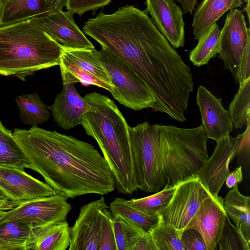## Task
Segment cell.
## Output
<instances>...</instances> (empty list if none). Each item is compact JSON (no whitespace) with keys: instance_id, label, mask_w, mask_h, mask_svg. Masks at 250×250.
<instances>
[{"instance_id":"1","label":"cell","mask_w":250,"mask_h":250,"mask_svg":"<svg viewBox=\"0 0 250 250\" xmlns=\"http://www.w3.org/2000/svg\"><path fill=\"white\" fill-rule=\"evenodd\" d=\"M83 31L127 62L152 95L153 110L175 106L193 85L190 67L157 29L147 11L133 5L114 13H99L83 25Z\"/></svg>"},{"instance_id":"2","label":"cell","mask_w":250,"mask_h":250,"mask_svg":"<svg viewBox=\"0 0 250 250\" xmlns=\"http://www.w3.org/2000/svg\"><path fill=\"white\" fill-rule=\"evenodd\" d=\"M12 134L27 159L28 168L41 174L56 193L73 199L115 190L107 162L91 144L37 126L15 128Z\"/></svg>"},{"instance_id":"3","label":"cell","mask_w":250,"mask_h":250,"mask_svg":"<svg viewBox=\"0 0 250 250\" xmlns=\"http://www.w3.org/2000/svg\"><path fill=\"white\" fill-rule=\"evenodd\" d=\"M83 98L92 109L81 124L98 144L112 174L118 192L131 195L137 191L128 125L113 101L102 94L87 93Z\"/></svg>"},{"instance_id":"4","label":"cell","mask_w":250,"mask_h":250,"mask_svg":"<svg viewBox=\"0 0 250 250\" xmlns=\"http://www.w3.org/2000/svg\"><path fill=\"white\" fill-rule=\"evenodd\" d=\"M64 48L31 19L0 25V75L24 81L59 65Z\"/></svg>"},{"instance_id":"5","label":"cell","mask_w":250,"mask_h":250,"mask_svg":"<svg viewBox=\"0 0 250 250\" xmlns=\"http://www.w3.org/2000/svg\"><path fill=\"white\" fill-rule=\"evenodd\" d=\"M160 131V153L167 184L195 176L208 158V138L202 125L192 128L157 124Z\"/></svg>"},{"instance_id":"6","label":"cell","mask_w":250,"mask_h":250,"mask_svg":"<svg viewBox=\"0 0 250 250\" xmlns=\"http://www.w3.org/2000/svg\"><path fill=\"white\" fill-rule=\"evenodd\" d=\"M138 188L157 192L167 183L160 153V131L157 124L147 122L128 126Z\"/></svg>"},{"instance_id":"7","label":"cell","mask_w":250,"mask_h":250,"mask_svg":"<svg viewBox=\"0 0 250 250\" xmlns=\"http://www.w3.org/2000/svg\"><path fill=\"white\" fill-rule=\"evenodd\" d=\"M94 56L113 86L110 92L120 104L135 111L152 109L154 99L144 83L125 62L107 51L93 49Z\"/></svg>"},{"instance_id":"8","label":"cell","mask_w":250,"mask_h":250,"mask_svg":"<svg viewBox=\"0 0 250 250\" xmlns=\"http://www.w3.org/2000/svg\"><path fill=\"white\" fill-rule=\"evenodd\" d=\"M68 198L61 194L41 197L20 203L5 212L0 223L18 221L30 229L66 221L72 209Z\"/></svg>"},{"instance_id":"9","label":"cell","mask_w":250,"mask_h":250,"mask_svg":"<svg viewBox=\"0 0 250 250\" xmlns=\"http://www.w3.org/2000/svg\"><path fill=\"white\" fill-rule=\"evenodd\" d=\"M173 195L160 213V220L182 234L202 202L212 196L200 179L193 176L176 184Z\"/></svg>"},{"instance_id":"10","label":"cell","mask_w":250,"mask_h":250,"mask_svg":"<svg viewBox=\"0 0 250 250\" xmlns=\"http://www.w3.org/2000/svg\"><path fill=\"white\" fill-rule=\"evenodd\" d=\"M250 42V29L242 11L237 8L230 10L221 30L218 54L234 79L241 57Z\"/></svg>"},{"instance_id":"11","label":"cell","mask_w":250,"mask_h":250,"mask_svg":"<svg viewBox=\"0 0 250 250\" xmlns=\"http://www.w3.org/2000/svg\"><path fill=\"white\" fill-rule=\"evenodd\" d=\"M106 206L102 196L81 207L78 217L70 228L69 250H100L102 211Z\"/></svg>"},{"instance_id":"12","label":"cell","mask_w":250,"mask_h":250,"mask_svg":"<svg viewBox=\"0 0 250 250\" xmlns=\"http://www.w3.org/2000/svg\"><path fill=\"white\" fill-rule=\"evenodd\" d=\"M238 135H230L216 142L217 145L210 158H208L199 169L196 176L211 195L218 193L228 175L229 164L239 153Z\"/></svg>"},{"instance_id":"13","label":"cell","mask_w":250,"mask_h":250,"mask_svg":"<svg viewBox=\"0 0 250 250\" xmlns=\"http://www.w3.org/2000/svg\"><path fill=\"white\" fill-rule=\"evenodd\" d=\"M31 19L66 49L95 48L74 21L73 14L68 11L49 12Z\"/></svg>"},{"instance_id":"14","label":"cell","mask_w":250,"mask_h":250,"mask_svg":"<svg viewBox=\"0 0 250 250\" xmlns=\"http://www.w3.org/2000/svg\"><path fill=\"white\" fill-rule=\"evenodd\" d=\"M148 14L154 25L174 47L185 44L183 12L173 0H146Z\"/></svg>"},{"instance_id":"15","label":"cell","mask_w":250,"mask_h":250,"mask_svg":"<svg viewBox=\"0 0 250 250\" xmlns=\"http://www.w3.org/2000/svg\"><path fill=\"white\" fill-rule=\"evenodd\" d=\"M227 216L223 198L219 196H210L202 202L185 229H193L197 230L202 235L207 250H214Z\"/></svg>"},{"instance_id":"16","label":"cell","mask_w":250,"mask_h":250,"mask_svg":"<svg viewBox=\"0 0 250 250\" xmlns=\"http://www.w3.org/2000/svg\"><path fill=\"white\" fill-rule=\"evenodd\" d=\"M196 101L208 139L217 142L229 135L233 125L221 99L215 97L204 86L200 85L198 88Z\"/></svg>"},{"instance_id":"17","label":"cell","mask_w":250,"mask_h":250,"mask_svg":"<svg viewBox=\"0 0 250 250\" xmlns=\"http://www.w3.org/2000/svg\"><path fill=\"white\" fill-rule=\"evenodd\" d=\"M0 188L12 200L20 203L56 193L47 184L24 170L5 166H0Z\"/></svg>"},{"instance_id":"18","label":"cell","mask_w":250,"mask_h":250,"mask_svg":"<svg viewBox=\"0 0 250 250\" xmlns=\"http://www.w3.org/2000/svg\"><path fill=\"white\" fill-rule=\"evenodd\" d=\"M48 108L58 125L69 130L80 125L83 116L92 109V105L81 96L74 83H66Z\"/></svg>"},{"instance_id":"19","label":"cell","mask_w":250,"mask_h":250,"mask_svg":"<svg viewBox=\"0 0 250 250\" xmlns=\"http://www.w3.org/2000/svg\"><path fill=\"white\" fill-rule=\"evenodd\" d=\"M70 227L66 221L55 222L31 229L26 250H65L70 246Z\"/></svg>"},{"instance_id":"20","label":"cell","mask_w":250,"mask_h":250,"mask_svg":"<svg viewBox=\"0 0 250 250\" xmlns=\"http://www.w3.org/2000/svg\"><path fill=\"white\" fill-rule=\"evenodd\" d=\"M242 0H203L195 11L192 27L198 40L225 13L241 7Z\"/></svg>"},{"instance_id":"21","label":"cell","mask_w":250,"mask_h":250,"mask_svg":"<svg viewBox=\"0 0 250 250\" xmlns=\"http://www.w3.org/2000/svg\"><path fill=\"white\" fill-rule=\"evenodd\" d=\"M49 12L46 0H0V25L30 20Z\"/></svg>"},{"instance_id":"22","label":"cell","mask_w":250,"mask_h":250,"mask_svg":"<svg viewBox=\"0 0 250 250\" xmlns=\"http://www.w3.org/2000/svg\"><path fill=\"white\" fill-rule=\"evenodd\" d=\"M238 185L231 188L223 199V207L228 217L250 243V198L239 192Z\"/></svg>"},{"instance_id":"23","label":"cell","mask_w":250,"mask_h":250,"mask_svg":"<svg viewBox=\"0 0 250 250\" xmlns=\"http://www.w3.org/2000/svg\"><path fill=\"white\" fill-rule=\"evenodd\" d=\"M108 208L113 215H119L144 233H149L160 221L159 214H146L130 206L123 198H115L109 203Z\"/></svg>"},{"instance_id":"24","label":"cell","mask_w":250,"mask_h":250,"mask_svg":"<svg viewBox=\"0 0 250 250\" xmlns=\"http://www.w3.org/2000/svg\"><path fill=\"white\" fill-rule=\"evenodd\" d=\"M15 101L19 109L20 119L23 124L37 126L47 122L51 116L48 106L37 92L19 96Z\"/></svg>"},{"instance_id":"25","label":"cell","mask_w":250,"mask_h":250,"mask_svg":"<svg viewBox=\"0 0 250 250\" xmlns=\"http://www.w3.org/2000/svg\"><path fill=\"white\" fill-rule=\"evenodd\" d=\"M220 32L219 26L215 23L197 40V45L189 54V59L194 65L207 64L217 55L219 50Z\"/></svg>"},{"instance_id":"26","label":"cell","mask_w":250,"mask_h":250,"mask_svg":"<svg viewBox=\"0 0 250 250\" xmlns=\"http://www.w3.org/2000/svg\"><path fill=\"white\" fill-rule=\"evenodd\" d=\"M0 166L28 168L27 159L13 136L10 130L0 121Z\"/></svg>"},{"instance_id":"27","label":"cell","mask_w":250,"mask_h":250,"mask_svg":"<svg viewBox=\"0 0 250 250\" xmlns=\"http://www.w3.org/2000/svg\"><path fill=\"white\" fill-rule=\"evenodd\" d=\"M31 229L18 221L0 223V250H26Z\"/></svg>"},{"instance_id":"28","label":"cell","mask_w":250,"mask_h":250,"mask_svg":"<svg viewBox=\"0 0 250 250\" xmlns=\"http://www.w3.org/2000/svg\"><path fill=\"white\" fill-rule=\"evenodd\" d=\"M175 187L166 183L164 187L155 194L146 197L126 200L131 207L148 215L159 214L169 204Z\"/></svg>"},{"instance_id":"29","label":"cell","mask_w":250,"mask_h":250,"mask_svg":"<svg viewBox=\"0 0 250 250\" xmlns=\"http://www.w3.org/2000/svg\"><path fill=\"white\" fill-rule=\"evenodd\" d=\"M59 66L63 84L80 82L83 85H96L105 89L110 92L113 89L112 85L80 67L63 55L61 58Z\"/></svg>"},{"instance_id":"30","label":"cell","mask_w":250,"mask_h":250,"mask_svg":"<svg viewBox=\"0 0 250 250\" xmlns=\"http://www.w3.org/2000/svg\"><path fill=\"white\" fill-rule=\"evenodd\" d=\"M229 112L236 129L247 125L250 119V78L239 85V88L230 103Z\"/></svg>"},{"instance_id":"31","label":"cell","mask_w":250,"mask_h":250,"mask_svg":"<svg viewBox=\"0 0 250 250\" xmlns=\"http://www.w3.org/2000/svg\"><path fill=\"white\" fill-rule=\"evenodd\" d=\"M93 49L64 48L63 55L74 64L113 86L105 71L94 56Z\"/></svg>"},{"instance_id":"32","label":"cell","mask_w":250,"mask_h":250,"mask_svg":"<svg viewBox=\"0 0 250 250\" xmlns=\"http://www.w3.org/2000/svg\"><path fill=\"white\" fill-rule=\"evenodd\" d=\"M149 233L157 250H186L181 240L180 232L160 220Z\"/></svg>"},{"instance_id":"33","label":"cell","mask_w":250,"mask_h":250,"mask_svg":"<svg viewBox=\"0 0 250 250\" xmlns=\"http://www.w3.org/2000/svg\"><path fill=\"white\" fill-rule=\"evenodd\" d=\"M117 250H133L141 234L144 233L117 215H113Z\"/></svg>"},{"instance_id":"34","label":"cell","mask_w":250,"mask_h":250,"mask_svg":"<svg viewBox=\"0 0 250 250\" xmlns=\"http://www.w3.org/2000/svg\"><path fill=\"white\" fill-rule=\"evenodd\" d=\"M220 250H250V243L244 237L239 229L226 216L218 242Z\"/></svg>"},{"instance_id":"35","label":"cell","mask_w":250,"mask_h":250,"mask_svg":"<svg viewBox=\"0 0 250 250\" xmlns=\"http://www.w3.org/2000/svg\"><path fill=\"white\" fill-rule=\"evenodd\" d=\"M100 250H117L113 214L108 206L102 211L101 244Z\"/></svg>"},{"instance_id":"36","label":"cell","mask_w":250,"mask_h":250,"mask_svg":"<svg viewBox=\"0 0 250 250\" xmlns=\"http://www.w3.org/2000/svg\"><path fill=\"white\" fill-rule=\"evenodd\" d=\"M112 0H67L65 7L67 11L73 14H77L82 16L90 11L94 14L100 8H103L109 4Z\"/></svg>"},{"instance_id":"37","label":"cell","mask_w":250,"mask_h":250,"mask_svg":"<svg viewBox=\"0 0 250 250\" xmlns=\"http://www.w3.org/2000/svg\"><path fill=\"white\" fill-rule=\"evenodd\" d=\"M181 240L186 250H207L202 235L194 229H185L181 236Z\"/></svg>"},{"instance_id":"38","label":"cell","mask_w":250,"mask_h":250,"mask_svg":"<svg viewBox=\"0 0 250 250\" xmlns=\"http://www.w3.org/2000/svg\"><path fill=\"white\" fill-rule=\"evenodd\" d=\"M250 42L246 46L240 59L236 77V82L239 85L250 78Z\"/></svg>"},{"instance_id":"39","label":"cell","mask_w":250,"mask_h":250,"mask_svg":"<svg viewBox=\"0 0 250 250\" xmlns=\"http://www.w3.org/2000/svg\"><path fill=\"white\" fill-rule=\"evenodd\" d=\"M133 250H157V249L149 233H144L138 238Z\"/></svg>"},{"instance_id":"40","label":"cell","mask_w":250,"mask_h":250,"mask_svg":"<svg viewBox=\"0 0 250 250\" xmlns=\"http://www.w3.org/2000/svg\"><path fill=\"white\" fill-rule=\"evenodd\" d=\"M243 180L242 167L236 168L232 172H229L226 180V185L228 188H232L235 185L240 183Z\"/></svg>"},{"instance_id":"41","label":"cell","mask_w":250,"mask_h":250,"mask_svg":"<svg viewBox=\"0 0 250 250\" xmlns=\"http://www.w3.org/2000/svg\"><path fill=\"white\" fill-rule=\"evenodd\" d=\"M46 2L50 12H53L62 10L67 0H46Z\"/></svg>"},{"instance_id":"42","label":"cell","mask_w":250,"mask_h":250,"mask_svg":"<svg viewBox=\"0 0 250 250\" xmlns=\"http://www.w3.org/2000/svg\"><path fill=\"white\" fill-rule=\"evenodd\" d=\"M173 1H177L181 4L183 8V12L184 13L188 12L190 14L195 9V5L197 3V0H173Z\"/></svg>"},{"instance_id":"43","label":"cell","mask_w":250,"mask_h":250,"mask_svg":"<svg viewBox=\"0 0 250 250\" xmlns=\"http://www.w3.org/2000/svg\"><path fill=\"white\" fill-rule=\"evenodd\" d=\"M20 204L19 202L12 200H0V211L10 210Z\"/></svg>"},{"instance_id":"44","label":"cell","mask_w":250,"mask_h":250,"mask_svg":"<svg viewBox=\"0 0 250 250\" xmlns=\"http://www.w3.org/2000/svg\"><path fill=\"white\" fill-rule=\"evenodd\" d=\"M12 200L8 195L0 188V200Z\"/></svg>"},{"instance_id":"45","label":"cell","mask_w":250,"mask_h":250,"mask_svg":"<svg viewBox=\"0 0 250 250\" xmlns=\"http://www.w3.org/2000/svg\"><path fill=\"white\" fill-rule=\"evenodd\" d=\"M250 0H245L246 2V5L244 7V10L246 12V14L248 16V20L250 21Z\"/></svg>"},{"instance_id":"46","label":"cell","mask_w":250,"mask_h":250,"mask_svg":"<svg viewBox=\"0 0 250 250\" xmlns=\"http://www.w3.org/2000/svg\"><path fill=\"white\" fill-rule=\"evenodd\" d=\"M5 211H0V221L1 220L3 215L5 213Z\"/></svg>"}]
</instances>
